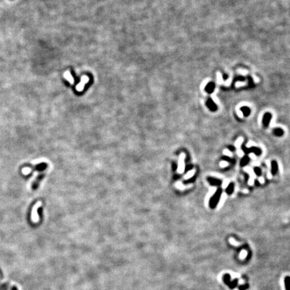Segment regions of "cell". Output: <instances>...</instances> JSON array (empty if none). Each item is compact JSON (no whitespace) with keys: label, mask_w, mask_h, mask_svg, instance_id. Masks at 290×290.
Here are the masks:
<instances>
[{"label":"cell","mask_w":290,"mask_h":290,"mask_svg":"<svg viewBox=\"0 0 290 290\" xmlns=\"http://www.w3.org/2000/svg\"><path fill=\"white\" fill-rule=\"evenodd\" d=\"M222 193V188L219 187V188H218L217 190H216V192L214 193L213 196H212V198H210V202H209V206L210 207V208L214 209L216 208V206H217L218 202H219L220 201V199L221 198Z\"/></svg>","instance_id":"obj_1"},{"label":"cell","mask_w":290,"mask_h":290,"mask_svg":"<svg viewBox=\"0 0 290 290\" xmlns=\"http://www.w3.org/2000/svg\"><path fill=\"white\" fill-rule=\"evenodd\" d=\"M222 279H223L224 283L229 286L231 289H234V288L237 287L238 281H239V280H238V279H237V278L235 279L234 281H231V275H230L229 273L224 274L223 277H222Z\"/></svg>","instance_id":"obj_2"},{"label":"cell","mask_w":290,"mask_h":290,"mask_svg":"<svg viewBox=\"0 0 290 290\" xmlns=\"http://www.w3.org/2000/svg\"><path fill=\"white\" fill-rule=\"evenodd\" d=\"M241 148H242V149H243V151H244L247 154L253 152V153L256 154V155L259 156V155H260L262 152L261 149V148H258V147H255V146H253V147H251V148H247V147H246V146H245V144H243L242 145Z\"/></svg>","instance_id":"obj_3"},{"label":"cell","mask_w":290,"mask_h":290,"mask_svg":"<svg viewBox=\"0 0 290 290\" xmlns=\"http://www.w3.org/2000/svg\"><path fill=\"white\" fill-rule=\"evenodd\" d=\"M89 81H90V78H89L88 76H86V75L82 76V79H81V82H79V84H77V86H76V90L77 92H82V91L84 90L85 85L88 84Z\"/></svg>","instance_id":"obj_4"},{"label":"cell","mask_w":290,"mask_h":290,"mask_svg":"<svg viewBox=\"0 0 290 290\" xmlns=\"http://www.w3.org/2000/svg\"><path fill=\"white\" fill-rule=\"evenodd\" d=\"M207 181H208V183H210V184L211 185H212V186L220 187L222 183V180H220V179H219L214 178V177H207Z\"/></svg>","instance_id":"obj_5"},{"label":"cell","mask_w":290,"mask_h":290,"mask_svg":"<svg viewBox=\"0 0 290 290\" xmlns=\"http://www.w3.org/2000/svg\"><path fill=\"white\" fill-rule=\"evenodd\" d=\"M271 118H272V115L270 113L267 112V113L265 114L263 117V124L265 127L267 128L269 126V124H270L271 120Z\"/></svg>","instance_id":"obj_6"},{"label":"cell","mask_w":290,"mask_h":290,"mask_svg":"<svg viewBox=\"0 0 290 290\" xmlns=\"http://www.w3.org/2000/svg\"><path fill=\"white\" fill-rule=\"evenodd\" d=\"M206 106L209 108V110L212 112H216L218 110V106L214 103L213 100L211 98H208L206 101Z\"/></svg>","instance_id":"obj_7"},{"label":"cell","mask_w":290,"mask_h":290,"mask_svg":"<svg viewBox=\"0 0 290 290\" xmlns=\"http://www.w3.org/2000/svg\"><path fill=\"white\" fill-rule=\"evenodd\" d=\"M63 77L64 78L66 79L71 84H74V79H73L72 75H71V73L69 71H67L66 72L64 73Z\"/></svg>","instance_id":"obj_8"},{"label":"cell","mask_w":290,"mask_h":290,"mask_svg":"<svg viewBox=\"0 0 290 290\" xmlns=\"http://www.w3.org/2000/svg\"><path fill=\"white\" fill-rule=\"evenodd\" d=\"M278 172V165L277 161L273 160L271 161V174L272 175H275Z\"/></svg>","instance_id":"obj_9"},{"label":"cell","mask_w":290,"mask_h":290,"mask_svg":"<svg viewBox=\"0 0 290 290\" xmlns=\"http://www.w3.org/2000/svg\"><path fill=\"white\" fill-rule=\"evenodd\" d=\"M214 89H215V84L213 82H210L207 84L206 88H205V90L208 94H212L214 92Z\"/></svg>","instance_id":"obj_10"},{"label":"cell","mask_w":290,"mask_h":290,"mask_svg":"<svg viewBox=\"0 0 290 290\" xmlns=\"http://www.w3.org/2000/svg\"><path fill=\"white\" fill-rule=\"evenodd\" d=\"M234 190H235V184L233 182L230 183L229 185L227 186V189H226V192H227L228 195H231L233 194Z\"/></svg>","instance_id":"obj_11"},{"label":"cell","mask_w":290,"mask_h":290,"mask_svg":"<svg viewBox=\"0 0 290 290\" xmlns=\"http://www.w3.org/2000/svg\"><path fill=\"white\" fill-rule=\"evenodd\" d=\"M42 177H43L42 174H40V175H39L38 176L37 178H36V180L34 181L33 183H32V189H36V188H37V187L38 186V183H39L40 181L42 179Z\"/></svg>","instance_id":"obj_12"},{"label":"cell","mask_w":290,"mask_h":290,"mask_svg":"<svg viewBox=\"0 0 290 290\" xmlns=\"http://www.w3.org/2000/svg\"><path fill=\"white\" fill-rule=\"evenodd\" d=\"M273 132L275 136L278 137L282 136L284 134V131L283 130V129L280 128H276L274 129L273 131Z\"/></svg>","instance_id":"obj_13"},{"label":"cell","mask_w":290,"mask_h":290,"mask_svg":"<svg viewBox=\"0 0 290 290\" xmlns=\"http://www.w3.org/2000/svg\"><path fill=\"white\" fill-rule=\"evenodd\" d=\"M249 160H250V158H249V156L247 155V154H246L245 156H243V158H242V159L241 160V167H245V166H246L247 164L249 163Z\"/></svg>","instance_id":"obj_14"},{"label":"cell","mask_w":290,"mask_h":290,"mask_svg":"<svg viewBox=\"0 0 290 290\" xmlns=\"http://www.w3.org/2000/svg\"><path fill=\"white\" fill-rule=\"evenodd\" d=\"M241 110L242 111V112L243 113V115H244V116L245 117H247L249 116V115H250L251 114V110L250 108L247 107V106H243V107H242L241 108Z\"/></svg>","instance_id":"obj_15"},{"label":"cell","mask_w":290,"mask_h":290,"mask_svg":"<svg viewBox=\"0 0 290 290\" xmlns=\"http://www.w3.org/2000/svg\"><path fill=\"white\" fill-rule=\"evenodd\" d=\"M284 283L285 290H290V276H286L284 278Z\"/></svg>","instance_id":"obj_16"},{"label":"cell","mask_w":290,"mask_h":290,"mask_svg":"<svg viewBox=\"0 0 290 290\" xmlns=\"http://www.w3.org/2000/svg\"><path fill=\"white\" fill-rule=\"evenodd\" d=\"M222 159L225 160V161H227L229 162V163H231V164H234L235 163V159H233V158H231V157H229V156H223L222 157Z\"/></svg>","instance_id":"obj_17"},{"label":"cell","mask_w":290,"mask_h":290,"mask_svg":"<svg viewBox=\"0 0 290 290\" xmlns=\"http://www.w3.org/2000/svg\"><path fill=\"white\" fill-rule=\"evenodd\" d=\"M254 172L257 176L261 175L262 171H261V168H259V167H255L254 168Z\"/></svg>","instance_id":"obj_18"},{"label":"cell","mask_w":290,"mask_h":290,"mask_svg":"<svg viewBox=\"0 0 290 290\" xmlns=\"http://www.w3.org/2000/svg\"><path fill=\"white\" fill-rule=\"evenodd\" d=\"M196 175H195L194 176H193L190 179H187V180L185 181V182H187V183H193V181H194L195 180H196Z\"/></svg>","instance_id":"obj_19"},{"label":"cell","mask_w":290,"mask_h":290,"mask_svg":"<svg viewBox=\"0 0 290 290\" xmlns=\"http://www.w3.org/2000/svg\"><path fill=\"white\" fill-rule=\"evenodd\" d=\"M228 148H229L230 151H231V152L235 151V147L234 146H232V145H230V146H228Z\"/></svg>","instance_id":"obj_20"},{"label":"cell","mask_w":290,"mask_h":290,"mask_svg":"<svg viewBox=\"0 0 290 290\" xmlns=\"http://www.w3.org/2000/svg\"><path fill=\"white\" fill-rule=\"evenodd\" d=\"M249 287L248 284H245V285L241 286V287H239V289H240V290H245V289H247V287Z\"/></svg>","instance_id":"obj_21"},{"label":"cell","mask_w":290,"mask_h":290,"mask_svg":"<svg viewBox=\"0 0 290 290\" xmlns=\"http://www.w3.org/2000/svg\"><path fill=\"white\" fill-rule=\"evenodd\" d=\"M255 185H256L257 186H258V185H259V181H257L256 180V181H255Z\"/></svg>","instance_id":"obj_22"},{"label":"cell","mask_w":290,"mask_h":290,"mask_svg":"<svg viewBox=\"0 0 290 290\" xmlns=\"http://www.w3.org/2000/svg\"><path fill=\"white\" fill-rule=\"evenodd\" d=\"M12 290H17V288H16V287H13L12 288Z\"/></svg>","instance_id":"obj_23"}]
</instances>
